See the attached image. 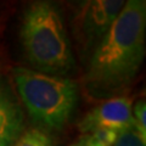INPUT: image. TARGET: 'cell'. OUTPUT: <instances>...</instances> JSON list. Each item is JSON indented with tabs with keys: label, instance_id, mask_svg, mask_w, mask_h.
<instances>
[{
	"label": "cell",
	"instance_id": "cell-1",
	"mask_svg": "<svg viewBox=\"0 0 146 146\" xmlns=\"http://www.w3.org/2000/svg\"><path fill=\"white\" fill-rule=\"evenodd\" d=\"M145 40L146 1L128 0L94 49L85 74L93 96L112 98L133 83L145 57Z\"/></svg>",
	"mask_w": 146,
	"mask_h": 146
},
{
	"label": "cell",
	"instance_id": "cell-7",
	"mask_svg": "<svg viewBox=\"0 0 146 146\" xmlns=\"http://www.w3.org/2000/svg\"><path fill=\"white\" fill-rule=\"evenodd\" d=\"M12 146H54L48 133L42 129H31L25 131Z\"/></svg>",
	"mask_w": 146,
	"mask_h": 146
},
{
	"label": "cell",
	"instance_id": "cell-8",
	"mask_svg": "<svg viewBox=\"0 0 146 146\" xmlns=\"http://www.w3.org/2000/svg\"><path fill=\"white\" fill-rule=\"evenodd\" d=\"M112 146H146V136L134 124L119 131Z\"/></svg>",
	"mask_w": 146,
	"mask_h": 146
},
{
	"label": "cell",
	"instance_id": "cell-9",
	"mask_svg": "<svg viewBox=\"0 0 146 146\" xmlns=\"http://www.w3.org/2000/svg\"><path fill=\"white\" fill-rule=\"evenodd\" d=\"M133 118L135 122V127L140 130V133L146 136V104L145 100H139L138 102L131 107Z\"/></svg>",
	"mask_w": 146,
	"mask_h": 146
},
{
	"label": "cell",
	"instance_id": "cell-2",
	"mask_svg": "<svg viewBox=\"0 0 146 146\" xmlns=\"http://www.w3.org/2000/svg\"><path fill=\"white\" fill-rule=\"evenodd\" d=\"M20 39L34 71L65 77L74 68L72 45L55 4L35 1L26 9Z\"/></svg>",
	"mask_w": 146,
	"mask_h": 146
},
{
	"label": "cell",
	"instance_id": "cell-6",
	"mask_svg": "<svg viewBox=\"0 0 146 146\" xmlns=\"http://www.w3.org/2000/svg\"><path fill=\"white\" fill-rule=\"evenodd\" d=\"M25 111L6 79L0 78V146H12L25 133Z\"/></svg>",
	"mask_w": 146,
	"mask_h": 146
},
{
	"label": "cell",
	"instance_id": "cell-5",
	"mask_svg": "<svg viewBox=\"0 0 146 146\" xmlns=\"http://www.w3.org/2000/svg\"><path fill=\"white\" fill-rule=\"evenodd\" d=\"M131 107V101L128 98H110L86 113L79 123V130L83 134H88L91 130L101 128L119 133L135 124Z\"/></svg>",
	"mask_w": 146,
	"mask_h": 146
},
{
	"label": "cell",
	"instance_id": "cell-10",
	"mask_svg": "<svg viewBox=\"0 0 146 146\" xmlns=\"http://www.w3.org/2000/svg\"><path fill=\"white\" fill-rule=\"evenodd\" d=\"M90 134L93 138L95 139L96 143H99L101 146H112L113 143H115V140L117 138V134L116 131L113 130H108V129H101V128H99V129H94L91 130Z\"/></svg>",
	"mask_w": 146,
	"mask_h": 146
},
{
	"label": "cell",
	"instance_id": "cell-11",
	"mask_svg": "<svg viewBox=\"0 0 146 146\" xmlns=\"http://www.w3.org/2000/svg\"><path fill=\"white\" fill-rule=\"evenodd\" d=\"M68 146H101L99 143L95 141V139L90 134H83L80 138L77 139L74 143Z\"/></svg>",
	"mask_w": 146,
	"mask_h": 146
},
{
	"label": "cell",
	"instance_id": "cell-4",
	"mask_svg": "<svg viewBox=\"0 0 146 146\" xmlns=\"http://www.w3.org/2000/svg\"><path fill=\"white\" fill-rule=\"evenodd\" d=\"M124 0H90L82 3L74 15V33L84 50L96 48L110 31Z\"/></svg>",
	"mask_w": 146,
	"mask_h": 146
},
{
	"label": "cell",
	"instance_id": "cell-3",
	"mask_svg": "<svg viewBox=\"0 0 146 146\" xmlns=\"http://www.w3.org/2000/svg\"><path fill=\"white\" fill-rule=\"evenodd\" d=\"M16 95L38 129L60 130L70 122L78 104V84L62 76L27 67L12 70Z\"/></svg>",
	"mask_w": 146,
	"mask_h": 146
}]
</instances>
